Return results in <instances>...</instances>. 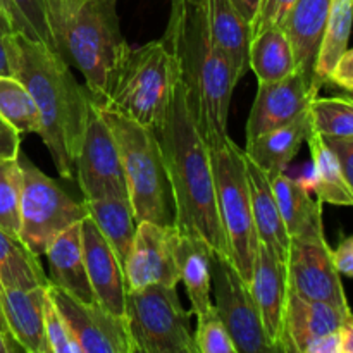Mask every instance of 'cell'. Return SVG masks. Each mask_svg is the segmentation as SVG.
<instances>
[{
  "instance_id": "43",
  "label": "cell",
  "mask_w": 353,
  "mask_h": 353,
  "mask_svg": "<svg viewBox=\"0 0 353 353\" xmlns=\"http://www.w3.org/2000/svg\"><path fill=\"white\" fill-rule=\"evenodd\" d=\"M21 134L0 117V159H17L21 154Z\"/></svg>"
},
{
  "instance_id": "10",
  "label": "cell",
  "mask_w": 353,
  "mask_h": 353,
  "mask_svg": "<svg viewBox=\"0 0 353 353\" xmlns=\"http://www.w3.org/2000/svg\"><path fill=\"white\" fill-rule=\"evenodd\" d=\"M212 286L214 307L233 340L236 353H274L250 286L231 259L216 252L212 254Z\"/></svg>"
},
{
  "instance_id": "9",
  "label": "cell",
  "mask_w": 353,
  "mask_h": 353,
  "mask_svg": "<svg viewBox=\"0 0 353 353\" xmlns=\"http://www.w3.org/2000/svg\"><path fill=\"white\" fill-rule=\"evenodd\" d=\"M19 238L38 257L50 241L88 216L85 200L69 195L57 181L48 178L28 157H21Z\"/></svg>"
},
{
  "instance_id": "30",
  "label": "cell",
  "mask_w": 353,
  "mask_h": 353,
  "mask_svg": "<svg viewBox=\"0 0 353 353\" xmlns=\"http://www.w3.org/2000/svg\"><path fill=\"white\" fill-rule=\"evenodd\" d=\"M0 285L2 288L48 286L40 257L26 247L19 236L0 230Z\"/></svg>"
},
{
  "instance_id": "4",
  "label": "cell",
  "mask_w": 353,
  "mask_h": 353,
  "mask_svg": "<svg viewBox=\"0 0 353 353\" xmlns=\"http://www.w3.org/2000/svg\"><path fill=\"white\" fill-rule=\"evenodd\" d=\"M116 7L117 0H79L59 30V52L81 72L95 103L109 99L130 50Z\"/></svg>"
},
{
  "instance_id": "17",
  "label": "cell",
  "mask_w": 353,
  "mask_h": 353,
  "mask_svg": "<svg viewBox=\"0 0 353 353\" xmlns=\"http://www.w3.org/2000/svg\"><path fill=\"white\" fill-rule=\"evenodd\" d=\"M81 238L86 274L95 300L110 312L124 316V303H126L124 269L114 254L112 247L107 243L90 216L81 221Z\"/></svg>"
},
{
  "instance_id": "14",
  "label": "cell",
  "mask_w": 353,
  "mask_h": 353,
  "mask_svg": "<svg viewBox=\"0 0 353 353\" xmlns=\"http://www.w3.org/2000/svg\"><path fill=\"white\" fill-rule=\"evenodd\" d=\"M48 293L68 321L81 353H133L126 317L99 302H81L54 285H48Z\"/></svg>"
},
{
  "instance_id": "12",
  "label": "cell",
  "mask_w": 353,
  "mask_h": 353,
  "mask_svg": "<svg viewBox=\"0 0 353 353\" xmlns=\"http://www.w3.org/2000/svg\"><path fill=\"white\" fill-rule=\"evenodd\" d=\"M285 265L290 292L352 312L341 274L334 268L333 250L324 234L290 238Z\"/></svg>"
},
{
  "instance_id": "16",
  "label": "cell",
  "mask_w": 353,
  "mask_h": 353,
  "mask_svg": "<svg viewBox=\"0 0 353 353\" xmlns=\"http://www.w3.org/2000/svg\"><path fill=\"white\" fill-rule=\"evenodd\" d=\"M248 286L257 303L269 343L276 352H283V323L288 300L286 265L261 241Z\"/></svg>"
},
{
  "instance_id": "27",
  "label": "cell",
  "mask_w": 353,
  "mask_h": 353,
  "mask_svg": "<svg viewBox=\"0 0 353 353\" xmlns=\"http://www.w3.org/2000/svg\"><path fill=\"white\" fill-rule=\"evenodd\" d=\"M250 69L257 81H276L296 71L292 41L283 26L264 28L254 33L250 43Z\"/></svg>"
},
{
  "instance_id": "13",
  "label": "cell",
  "mask_w": 353,
  "mask_h": 353,
  "mask_svg": "<svg viewBox=\"0 0 353 353\" xmlns=\"http://www.w3.org/2000/svg\"><path fill=\"white\" fill-rule=\"evenodd\" d=\"M178 241L179 231L176 226H164L150 221L138 223L124 264L126 292L150 285L178 286Z\"/></svg>"
},
{
  "instance_id": "48",
  "label": "cell",
  "mask_w": 353,
  "mask_h": 353,
  "mask_svg": "<svg viewBox=\"0 0 353 353\" xmlns=\"http://www.w3.org/2000/svg\"><path fill=\"white\" fill-rule=\"evenodd\" d=\"M341 353H353V316L348 317L340 330Z\"/></svg>"
},
{
  "instance_id": "24",
  "label": "cell",
  "mask_w": 353,
  "mask_h": 353,
  "mask_svg": "<svg viewBox=\"0 0 353 353\" xmlns=\"http://www.w3.org/2000/svg\"><path fill=\"white\" fill-rule=\"evenodd\" d=\"M212 247L195 234L179 233V283L186 288L192 314L196 319L214 310L212 300Z\"/></svg>"
},
{
  "instance_id": "26",
  "label": "cell",
  "mask_w": 353,
  "mask_h": 353,
  "mask_svg": "<svg viewBox=\"0 0 353 353\" xmlns=\"http://www.w3.org/2000/svg\"><path fill=\"white\" fill-rule=\"evenodd\" d=\"M271 183L290 238L324 234L323 202L312 199L305 183L290 178L286 171L272 176Z\"/></svg>"
},
{
  "instance_id": "42",
  "label": "cell",
  "mask_w": 353,
  "mask_h": 353,
  "mask_svg": "<svg viewBox=\"0 0 353 353\" xmlns=\"http://www.w3.org/2000/svg\"><path fill=\"white\" fill-rule=\"evenodd\" d=\"M333 262L340 274L353 279V234L341 238L333 250Z\"/></svg>"
},
{
  "instance_id": "37",
  "label": "cell",
  "mask_w": 353,
  "mask_h": 353,
  "mask_svg": "<svg viewBox=\"0 0 353 353\" xmlns=\"http://www.w3.org/2000/svg\"><path fill=\"white\" fill-rule=\"evenodd\" d=\"M12 2L16 3L21 16H23L24 19H26V23L30 24L34 37L40 41H43L45 45H48V47L59 52L54 31H52L47 2H45V0H12Z\"/></svg>"
},
{
  "instance_id": "8",
  "label": "cell",
  "mask_w": 353,
  "mask_h": 353,
  "mask_svg": "<svg viewBox=\"0 0 353 353\" xmlns=\"http://www.w3.org/2000/svg\"><path fill=\"white\" fill-rule=\"evenodd\" d=\"M124 317L133 353H199L176 286L128 290Z\"/></svg>"
},
{
  "instance_id": "28",
  "label": "cell",
  "mask_w": 353,
  "mask_h": 353,
  "mask_svg": "<svg viewBox=\"0 0 353 353\" xmlns=\"http://www.w3.org/2000/svg\"><path fill=\"white\" fill-rule=\"evenodd\" d=\"M85 203L88 216L97 224L107 243L112 247L124 269L138 228L133 205L128 199L85 200Z\"/></svg>"
},
{
  "instance_id": "3",
  "label": "cell",
  "mask_w": 353,
  "mask_h": 353,
  "mask_svg": "<svg viewBox=\"0 0 353 353\" xmlns=\"http://www.w3.org/2000/svg\"><path fill=\"white\" fill-rule=\"evenodd\" d=\"M162 40L176 62L193 121L209 148L224 143L238 78L212 41L200 0H172Z\"/></svg>"
},
{
  "instance_id": "38",
  "label": "cell",
  "mask_w": 353,
  "mask_h": 353,
  "mask_svg": "<svg viewBox=\"0 0 353 353\" xmlns=\"http://www.w3.org/2000/svg\"><path fill=\"white\" fill-rule=\"evenodd\" d=\"M293 3H295V0H261L257 16H255L254 24H252V31L257 33L259 30L276 26V24L281 26L283 19L290 12Z\"/></svg>"
},
{
  "instance_id": "45",
  "label": "cell",
  "mask_w": 353,
  "mask_h": 353,
  "mask_svg": "<svg viewBox=\"0 0 353 353\" xmlns=\"http://www.w3.org/2000/svg\"><path fill=\"white\" fill-rule=\"evenodd\" d=\"M0 10H2L7 17H9V21L12 23V26H14V30L19 31V33H24L26 37L38 40V38L34 37L33 31H31L30 24H28L26 19L21 16V12L17 10L16 3H14L12 0H0Z\"/></svg>"
},
{
  "instance_id": "21",
  "label": "cell",
  "mask_w": 353,
  "mask_h": 353,
  "mask_svg": "<svg viewBox=\"0 0 353 353\" xmlns=\"http://www.w3.org/2000/svg\"><path fill=\"white\" fill-rule=\"evenodd\" d=\"M47 288H2V309L7 326L28 353H48L43 326Z\"/></svg>"
},
{
  "instance_id": "44",
  "label": "cell",
  "mask_w": 353,
  "mask_h": 353,
  "mask_svg": "<svg viewBox=\"0 0 353 353\" xmlns=\"http://www.w3.org/2000/svg\"><path fill=\"white\" fill-rule=\"evenodd\" d=\"M305 353H341L340 330L316 338V340L307 347Z\"/></svg>"
},
{
  "instance_id": "29",
  "label": "cell",
  "mask_w": 353,
  "mask_h": 353,
  "mask_svg": "<svg viewBox=\"0 0 353 353\" xmlns=\"http://www.w3.org/2000/svg\"><path fill=\"white\" fill-rule=\"evenodd\" d=\"M307 143L312 157V185L317 199L323 203L338 207H353V190L345 179L341 165L334 152L327 147L324 138L310 131Z\"/></svg>"
},
{
  "instance_id": "5",
  "label": "cell",
  "mask_w": 353,
  "mask_h": 353,
  "mask_svg": "<svg viewBox=\"0 0 353 353\" xmlns=\"http://www.w3.org/2000/svg\"><path fill=\"white\" fill-rule=\"evenodd\" d=\"M97 109L116 138L137 221L174 226V199L155 130L114 110Z\"/></svg>"
},
{
  "instance_id": "40",
  "label": "cell",
  "mask_w": 353,
  "mask_h": 353,
  "mask_svg": "<svg viewBox=\"0 0 353 353\" xmlns=\"http://www.w3.org/2000/svg\"><path fill=\"white\" fill-rule=\"evenodd\" d=\"M327 83L336 85L343 92H353V48H347L334 64Z\"/></svg>"
},
{
  "instance_id": "35",
  "label": "cell",
  "mask_w": 353,
  "mask_h": 353,
  "mask_svg": "<svg viewBox=\"0 0 353 353\" xmlns=\"http://www.w3.org/2000/svg\"><path fill=\"white\" fill-rule=\"evenodd\" d=\"M43 326L48 353H81L71 330H69L68 321L64 319L59 307L55 305L54 299L48 293V288L43 309Z\"/></svg>"
},
{
  "instance_id": "2",
  "label": "cell",
  "mask_w": 353,
  "mask_h": 353,
  "mask_svg": "<svg viewBox=\"0 0 353 353\" xmlns=\"http://www.w3.org/2000/svg\"><path fill=\"white\" fill-rule=\"evenodd\" d=\"M155 133L174 199V226L179 233L203 238L216 254L231 259L217 210L210 148L193 121L179 79Z\"/></svg>"
},
{
  "instance_id": "50",
  "label": "cell",
  "mask_w": 353,
  "mask_h": 353,
  "mask_svg": "<svg viewBox=\"0 0 353 353\" xmlns=\"http://www.w3.org/2000/svg\"><path fill=\"white\" fill-rule=\"evenodd\" d=\"M341 95L348 97V99H352V100H353V92H343V93H341Z\"/></svg>"
},
{
  "instance_id": "31",
  "label": "cell",
  "mask_w": 353,
  "mask_h": 353,
  "mask_svg": "<svg viewBox=\"0 0 353 353\" xmlns=\"http://www.w3.org/2000/svg\"><path fill=\"white\" fill-rule=\"evenodd\" d=\"M353 26V0H333L324 28L323 41L316 59L314 74L319 85H326L338 59L348 48Z\"/></svg>"
},
{
  "instance_id": "7",
  "label": "cell",
  "mask_w": 353,
  "mask_h": 353,
  "mask_svg": "<svg viewBox=\"0 0 353 353\" xmlns=\"http://www.w3.org/2000/svg\"><path fill=\"white\" fill-rule=\"evenodd\" d=\"M210 162L216 181L217 210L231 262L241 278L250 283L259 238L252 216L245 152L228 137L223 145L210 148Z\"/></svg>"
},
{
  "instance_id": "39",
  "label": "cell",
  "mask_w": 353,
  "mask_h": 353,
  "mask_svg": "<svg viewBox=\"0 0 353 353\" xmlns=\"http://www.w3.org/2000/svg\"><path fill=\"white\" fill-rule=\"evenodd\" d=\"M324 141L327 143V147L334 152L338 162L341 165V171H343L345 179L348 181L350 188L353 190V137L348 138H330L323 137Z\"/></svg>"
},
{
  "instance_id": "1",
  "label": "cell",
  "mask_w": 353,
  "mask_h": 353,
  "mask_svg": "<svg viewBox=\"0 0 353 353\" xmlns=\"http://www.w3.org/2000/svg\"><path fill=\"white\" fill-rule=\"evenodd\" d=\"M10 62L12 76L26 86L38 109V137L43 140L59 174L71 179L92 95L79 86L61 52L19 31L10 37Z\"/></svg>"
},
{
  "instance_id": "11",
  "label": "cell",
  "mask_w": 353,
  "mask_h": 353,
  "mask_svg": "<svg viewBox=\"0 0 353 353\" xmlns=\"http://www.w3.org/2000/svg\"><path fill=\"white\" fill-rule=\"evenodd\" d=\"M74 174L85 200H130L116 138L93 100L88 110L81 148L76 157Z\"/></svg>"
},
{
  "instance_id": "36",
  "label": "cell",
  "mask_w": 353,
  "mask_h": 353,
  "mask_svg": "<svg viewBox=\"0 0 353 353\" xmlns=\"http://www.w3.org/2000/svg\"><path fill=\"white\" fill-rule=\"evenodd\" d=\"M193 334L199 353H236L226 326L217 316L216 307L212 312L196 319V330Z\"/></svg>"
},
{
  "instance_id": "18",
  "label": "cell",
  "mask_w": 353,
  "mask_h": 353,
  "mask_svg": "<svg viewBox=\"0 0 353 353\" xmlns=\"http://www.w3.org/2000/svg\"><path fill=\"white\" fill-rule=\"evenodd\" d=\"M352 316V312H343L331 303L303 299L288 290L283 323V353H305L316 338L341 330L345 321Z\"/></svg>"
},
{
  "instance_id": "20",
  "label": "cell",
  "mask_w": 353,
  "mask_h": 353,
  "mask_svg": "<svg viewBox=\"0 0 353 353\" xmlns=\"http://www.w3.org/2000/svg\"><path fill=\"white\" fill-rule=\"evenodd\" d=\"M48 262L50 285L64 290L65 293L85 303H95V295L90 286L83 252L81 223H76L59 233L45 250Z\"/></svg>"
},
{
  "instance_id": "23",
  "label": "cell",
  "mask_w": 353,
  "mask_h": 353,
  "mask_svg": "<svg viewBox=\"0 0 353 353\" xmlns=\"http://www.w3.org/2000/svg\"><path fill=\"white\" fill-rule=\"evenodd\" d=\"M245 168H247L248 188H250L252 216H254L259 241L285 262L290 247V234L279 212L271 178L247 155H245Z\"/></svg>"
},
{
  "instance_id": "32",
  "label": "cell",
  "mask_w": 353,
  "mask_h": 353,
  "mask_svg": "<svg viewBox=\"0 0 353 353\" xmlns=\"http://www.w3.org/2000/svg\"><path fill=\"white\" fill-rule=\"evenodd\" d=\"M0 117L19 134H38L40 131L33 97L16 76H0Z\"/></svg>"
},
{
  "instance_id": "49",
  "label": "cell",
  "mask_w": 353,
  "mask_h": 353,
  "mask_svg": "<svg viewBox=\"0 0 353 353\" xmlns=\"http://www.w3.org/2000/svg\"><path fill=\"white\" fill-rule=\"evenodd\" d=\"M0 324H2V326H6L7 330H9V326H7V321H6V316H3V309H2V285H0Z\"/></svg>"
},
{
  "instance_id": "47",
  "label": "cell",
  "mask_w": 353,
  "mask_h": 353,
  "mask_svg": "<svg viewBox=\"0 0 353 353\" xmlns=\"http://www.w3.org/2000/svg\"><path fill=\"white\" fill-rule=\"evenodd\" d=\"M14 352H24L21 345L17 343L16 338L12 336L6 326L0 324V353H14Z\"/></svg>"
},
{
  "instance_id": "15",
  "label": "cell",
  "mask_w": 353,
  "mask_h": 353,
  "mask_svg": "<svg viewBox=\"0 0 353 353\" xmlns=\"http://www.w3.org/2000/svg\"><path fill=\"white\" fill-rule=\"evenodd\" d=\"M319 90V83L310 79L299 68L283 79L259 83L248 116L247 140L299 119L309 110Z\"/></svg>"
},
{
  "instance_id": "6",
  "label": "cell",
  "mask_w": 353,
  "mask_h": 353,
  "mask_svg": "<svg viewBox=\"0 0 353 353\" xmlns=\"http://www.w3.org/2000/svg\"><path fill=\"white\" fill-rule=\"evenodd\" d=\"M176 83V62L165 41H148L130 47L109 99L93 103L155 130L168 112Z\"/></svg>"
},
{
  "instance_id": "33",
  "label": "cell",
  "mask_w": 353,
  "mask_h": 353,
  "mask_svg": "<svg viewBox=\"0 0 353 353\" xmlns=\"http://www.w3.org/2000/svg\"><path fill=\"white\" fill-rule=\"evenodd\" d=\"M309 114L312 131L321 137H353V100L348 97H316L310 103Z\"/></svg>"
},
{
  "instance_id": "22",
  "label": "cell",
  "mask_w": 353,
  "mask_h": 353,
  "mask_svg": "<svg viewBox=\"0 0 353 353\" xmlns=\"http://www.w3.org/2000/svg\"><path fill=\"white\" fill-rule=\"evenodd\" d=\"M331 2L333 0H295L281 23L292 41L296 68L314 81H317L314 68L330 16Z\"/></svg>"
},
{
  "instance_id": "25",
  "label": "cell",
  "mask_w": 353,
  "mask_h": 353,
  "mask_svg": "<svg viewBox=\"0 0 353 353\" xmlns=\"http://www.w3.org/2000/svg\"><path fill=\"white\" fill-rule=\"evenodd\" d=\"M310 131L312 126H310V114L307 110L303 116L285 126L274 128L268 133L247 140L243 152L250 161L268 172L269 178H272L286 171L290 162L302 148L303 141H307Z\"/></svg>"
},
{
  "instance_id": "46",
  "label": "cell",
  "mask_w": 353,
  "mask_h": 353,
  "mask_svg": "<svg viewBox=\"0 0 353 353\" xmlns=\"http://www.w3.org/2000/svg\"><path fill=\"white\" fill-rule=\"evenodd\" d=\"M234 7H236L238 12L245 17L250 24H254L255 16H257L259 6H261V0H231Z\"/></svg>"
},
{
  "instance_id": "41",
  "label": "cell",
  "mask_w": 353,
  "mask_h": 353,
  "mask_svg": "<svg viewBox=\"0 0 353 353\" xmlns=\"http://www.w3.org/2000/svg\"><path fill=\"white\" fill-rule=\"evenodd\" d=\"M14 26L9 17L0 10V76H12V62H10V37Z\"/></svg>"
},
{
  "instance_id": "34",
  "label": "cell",
  "mask_w": 353,
  "mask_h": 353,
  "mask_svg": "<svg viewBox=\"0 0 353 353\" xmlns=\"http://www.w3.org/2000/svg\"><path fill=\"white\" fill-rule=\"evenodd\" d=\"M21 165L17 159H0V230L19 236Z\"/></svg>"
},
{
  "instance_id": "19",
  "label": "cell",
  "mask_w": 353,
  "mask_h": 353,
  "mask_svg": "<svg viewBox=\"0 0 353 353\" xmlns=\"http://www.w3.org/2000/svg\"><path fill=\"white\" fill-rule=\"evenodd\" d=\"M209 33L221 54L228 59L238 81L250 69L252 24L241 16L231 0H200Z\"/></svg>"
}]
</instances>
